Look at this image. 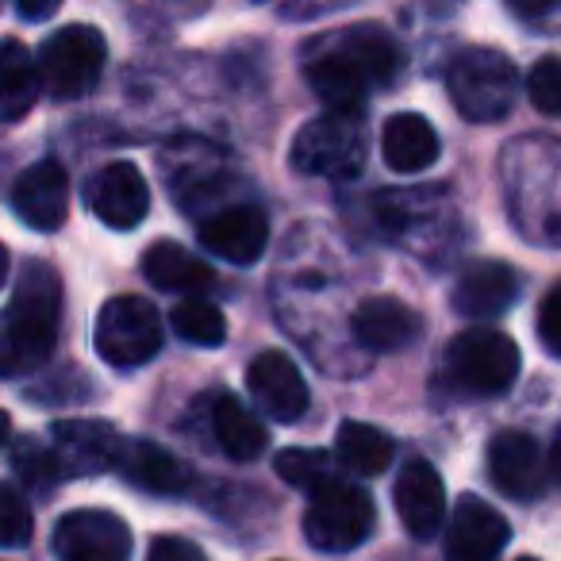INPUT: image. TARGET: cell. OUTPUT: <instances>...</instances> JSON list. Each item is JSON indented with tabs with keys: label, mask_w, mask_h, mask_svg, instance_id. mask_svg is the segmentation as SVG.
<instances>
[{
	"label": "cell",
	"mask_w": 561,
	"mask_h": 561,
	"mask_svg": "<svg viewBox=\"0 0 561 561\" xmlns=\"http://www.w3.org/2000/svg\"><path fill=\"white\" fill-rule=\"evenodd\" d=\"M519 561H538V558H519Z\"/></svg>",
	"instance_id": "obj_40"
},
{
	"label": "cell",
	"mask_w": 561,
	"mask_h": 561,
	"mask_svg": "<svg viewBox=\"0 0 561 561\" xmlns=\"http://www.w3.org/2000/svg\"><path fill=\"white\" fill-rule=\"evenodd\" d=\"M12 469H16L20 481H24L27 489H35V492H50L58 481H62V473H58V461H55V450H50V446H43L39 438H20V443L12 446Z\"/></svg>",
	"instance_id": "obj_29"
},
{
	"label": "cell",
	"mask_w": 561,
	"mask_h": 561,
	"mask_svg": "<svg viewBox=\"0 0 561 561\" xmlns=\"http://www.w3.org/2000/svg\"><path fill=\"white\" fill-rule=\"evenodd\" d=\"M208 420H211V435H216V446L231 461H254V458H262V454H265V443H270V435H265V427L257 423V415L250 412V408H242L234 397H227V392H216Z\"/></svg>",
	"instance_id": "obj_23"
},
{
	"label": "cell",
	"mask_w": 561,
	"mask_h": 561,
	"mask_svg": "<svg viewBox=\"0 0 561 561\" xmlns=\"http://www.w3.org/2000/svg\"><path fill=\"white\" fill-rule=\"evenodd\" d=\"M323 50L343 58L351 70H358V78L366 81L369 89L389 85L400 73V66H404V50H400V43L392 39L381 24L346 27L343 35H331V39L323 43Z\"/></svg>",
	"instance_id": "obj_17"
},
{
	"label": "cell",
	"mask_w": 561,
	"mask_h": 561,
	"mask_svg": "<svg viewBox=\"0 0 561 561\" xmlns=\"http://www.w3.org/2000/svg\"><path fill=\"white\" fill-rule=\"evenodd\" d=\"M62 328V280L55 265L27 262L0 312V377H24L50 358Z\"/></svg>",
	"instance_id": "obj_1"
},
{
	"label": "cell",
	"mask_w": 561,
	"mask_h": 561,
	"mask_svg": "<svg viewBox=\"0 0 561 561\" xmlns=\"http://www.w3.org/2000/svg\"><path fill=\"white\" fill-rule=\"evenodd\" d=\"M335 454L346 469H354V473L377 477L389 469L397 446H392V438L385 435V431L369 427V423H358V420H346L343 427H339Z\"/></svg>",
	"instance_id": "obj_25"
},
{
	"label": "cell",
	"mask_w": 561,
	"mask_h": 561,
	"mask_svg": "<svg viewBox=\"0 0 561 561\" xmlns=\"http://www.w3.org/2000/svg\"><path fill=\"white\" fill-rule=\"evenodd\" d=\"M9 435H12V420H9V412H0V446L9 443Z\"/></svg>",
	"instance_id": "obj_38"
},
{
	"label": "cell",
	"mask_w": 561,
	"mask_h": 561,
	"mask_svg": "<svg viewBox=\"0 0 561 561\" xmlns=\"http://www.w3.org/2000/svg\"><path fill=\"white\" fill-rule=\"evenodd\" d=\"M512 538V527L507 519L496 512L492 504H484L481 496H461L458 507H454L450 519V535H446V546H450V558L458 561H492Z\"/></svg>",
	"instance_id": "obj_18"
},
{
	"label": "cell",
	"mask_w": 561,
	"mask_h": 561,
	"mask_svg": "<svg viewBox=\"0 0 561 561\" xmlns=\"http://www.w3.org/2000/svg\"><path fill=\"white\" fill-rule=\"evenodd\" d=\"M489 473L504 496L535 500L546 492V458L527 431H500L489 443Z\"/></svg>",
	"instance_id": "obj_16"
},
{
	"label": "cell",
	"mask_w": 561,
	"mask_h": 561,
	"mask_svg": "<svg viewBox=\"0 0 561 561\" xmlns=\"http://www.w3.org/2000/svg\"><path fill=\"white\" fill-rule=\"evenodd\" d=\"M142 273L154 289L162 293H178V297H188V293H201L211 285V265L201 262L196 254H188L178 242H158L142 254Z\"/></svg>",
	"instance_id": "obj_24"
},
{
	"label": "cell",
	"mask_w": 561,
	"mask_h": 561,
	"mask_svg": "<svg viewBox=\"0 0 561 561\" xmlns=\"http://www.w3.org/2000/svg\"><path fill=\"white\" fill-rule=\"evenodd\" d=\"M93 346L112 369H139L162 351V320L142 297H112L96 312Z\"/></svg>",
	"instance_id": "obj_7"
},
{
	"label": "cell",
	"mask_w": 561,
	"mask_h": 561,
	"mask_svg": "<svg viewBox=\"0 0 561 561\" xmlns=\"http://www.w3.org/2000/svg\"><path fill=\"white\" fill-rule=\"evenodd\" d=\"M147 561H204L201 546L188 542V538H178V535H162L150 542V553Z\"/></svg>",
	"instance_id": "obj_33"
},
{
	"label": "cell",
	"mask_w": 561,
	"mask_h": 561,
	"mask_svg": "<svg viewBox=\"0 0 561 561\" xmlns=\"http://www.w3.org/2000/svg\"><path fill=\"white\" fill-rule=\"evenodd\" d=\"M527 96L538 112L561 116V58H538L527 73Z\"/></svg>",
	"instance_id": "obj_31"
},
{
	"label": "cell",
	"mask_w": 561,
	"mask_h": 561,
	"mask_svg": "<svg viewBox=\"0 0 561 561\" xmlns=\"http://www.w3.org/2000/svg\"><path fill=\"white\" fill-rule=\"evenodd\" d=\"M196 239L208 250L211 257L227 265H254L257 257L270 247V219L262 216L250 204H239V208H224L211 211L201 227H196Z\"/></svg>",
	"instance_id": "obj_13"
},
{
	"label": "cell",
	"mask_w": 561,
	"mask_h": 561,
	"mask_svg": "<svg viewBox=\"0 0 561 561\" xmlns=\"http://www.w3.org/2000/svg\"><path fill=\"white\" fill-rule=\"evenodd\" d=\"M58 561H127L131 558V527L116 512L78 507L62 515L55 527Z\"/></svg>",
	"instance_id": "obj_8"
},
{
	"label": "cell",
	"mask_w": 561,
	"mask_h": 561,
	"mask_svg": "<svg viewBox=\"0 0 561 561\" xmlns=\"http://www.w3.org/2000/svg\"><path fill=\"white\" fill-rule=\"evenodd\" d=\"M173 331H178L185 343L193 346H224L227 339V320L224 312H219L216 305H208V300L201 297H185L181 305H173V316H170Z\"/></svg>",
	"instance_id": "obj_28"
},
{
	"label": "cell",
	"mask_w": 561,
	"mask_h": 561,
	"mask_svg": "<svg viewBox=\"0 0 561 561\" xmlns=\"http://www.w3.org/2000/svg\"><path fill=\"white\" fill-rule=\"evenodd\" d=\"M43 93L39 58L20 39L0 43V124H20Z\"/></svg>",
	"instance_id": "obj_22"
},
{
	"label": "cell",
	"mask_w": 561,
	"mask_h": 561,
	"mask_svg": "<svg viewBox=\"0 0 561 561\" xmlns=\"http://www.w3.org/2000/svg\"><path fill=\"white\" fill-rule=\"evenodd\" d=\"M35 515L32 504L20 496V489L12 484H0V550H20V546L32 542Z\"/></svg>",
	"instance_id": "obj_30"
},
{
	"label": "cell",
	"mask_w": 561,
	"mask_h": 561,
	"mask_svg": "<svg viewBox=\"0 0 561 561\" xmlns=\"http://www.w3.org/2000/svg\"><path fill=\"white\" fill-rule=\"evenodd\" d=\"M446 377L469 397H500L519 377V346L492 328H469L446 346Z\"/></svg>",
	"instance_id": "obj_4"
},
{
	"label": "cell",
	"mask_w": 561,
	"mask_h": 561,
	"mask_svg": "<svg viewBox=\"0 0 561 561\" xmlns=\"http://www.w3.org/2000/svg\"><path fill=\"white\" fill-rule=\"evenodd\" d=\"M108 62V43L96 27L66 24L47 35L39 47V73L43 89L58 101H78L89 89H96Z\"/></svg>",
	"instance_id": "obj_5"
},
{
	"label": "cell",
	"mask_w": 561,
	"mask_h": 561,
	"mask_svg": "<svg viewBox=\"0 0 561 561\" xmlns=\"http://www.w3.org/2000/svg\"><path fill=\"white\" fill-rule=\"evenodd\" d=\"M12 211L20 216V224H27L32 231H58L66 224L70 211V178L55 158L27 165L12 185Z\"/></svg>",
	"instance_id": "obj_12"
},
{
	"label": "cell",
	"mask_w": 561,
	"mask_h": 561,
	"mask_svg": "<svg viewBox=\"0 0 561 561\" xmlns=\"http://www.w3.org/2000/svg\"><path fill=\"white\" fill-rule=\"evenodd\" d=\"M127 438L108 420H58L50 427V450H55L62 477H101L116 469L119 450Z\"/></svg>",
	"instance_id": "obj_9"
},
{
	"label": "cell",
	"mask_w": 561,
	"mask_h": 561,
	"mask_svg": "<svg viewBox=\"0 0 561 561\" xmlns=\"http://www.w3.org/2000/svg\"><path fill=\"white\" fill-rule=\"evenodd\" d=\"M519 297V273L507 262L496 257H481V262H469L466 270L454 280V312L466 316V320H496Z\"/></svg>",
	"instance_id": "obj_14"
},
{
	"label": "cell",
	"mask_w": 561,
	"mask_h": 561,
	"mask_svg": "<svg viewBox=\"0 0 561 561\" xmlns=\"http://www.w3.org/2000/svg\"><path fill=\"white\" fill-rule=\"evenodd\" d=\"M538 339L553 358H561V285H553L538 305Z\"/></svg>",
	"instance_id": "obj_32"
},
{
	"label": "cell",
	"mask_w": 561,
	"mask_h": 561,
	"mask_svg": "<svg viewBox=\"0 0 561 561\" xmlns=\"http://www.w3.org/2000/svg\"><path fill=\"white\" fill-rule=\"evenodd\" d=\"M558 4L561 0H507L512 16H519V20H542V16H550Z\"/></svg>",
	"instance_id": "obj_36"
},
{
	"label": "cell",
	"mask_w": 561,
	"mask_h": 561,
	"mask_svg": "<svg viewBox=\"0 0 561 561\" xmlns=\"http://www.w3.org/2000/svg\"><path fill=\"white\" fill-rule=\"evenodd\" d=\"M85 204L101 224L116 227V231H131L150 211V185L139 165L108 162L104 170H96L93 178H89Z\"/></svg>",
	"instance_id": "obj_10"
},
{
	"label": "cell",
	"mask_w": 561,
	"mask_h": 561,
	"mask_svg": "<svg viewBox=\"0 0 561 561\" xmlns=\"http://www.w3.org/2000/svg\"><path fill=\"white\" fill-rule=\"evenodd\" d=\"M450 561H458V558H450Z\"/></svg>",
	"instance_id": "obj_41"
},
{
	"label": "cell",
	"mask_w": 561,
	"mask_h": 561,
	"mask_svg": "<svg viewBox=\"0 0 561 561\" xmlns=\"http://www.w3.org/2000/svg\"><path fill=\"white\" fill-rule=\"evenodd\" d=\"M273 469H277V477L285 484L312 492V496L320 489H328V484L339 481V473H335V454H328V450H305V446H289V450H280L277 458H273Z\"/></svg>",
	"instance_id": "obj_27"
},
{
	"label": "cell",
	"mask_w": 561,
	"mask_h": 561,
	"mask_svg": "<svg viewBox=\"0 0 561 561\" xmlns=\"http://www.w3.org/2000/svg\"><path fill=\"white\" fill-rule=\"evenodd\" d=\"M377 507L366 489L351 481H335L320 489L308 504L305 538L320 553H351L374 535Z\"/></svg>",
	"instance_id": "obj_6"
},
{
	"label": "cell",
	"mask_w": 561,
	"mask_h": 561,
	"mask_svg": "<svg viewBox=\"0 0 561 561\" xmlns=\"http://www.w3.org/2000/svg\"><path fill=\"white\" fill-rule=\"evenodd\" d=\"M4 277H9V247L0 242V285H4Z\"/></svg>",
	"instance_id": "obj_39"
},
{
	"label": "cell",
	"mask_w": 561,
	"mask_h": 561,
	"mask_svg": "<svg viewBox=\"0 0 561 561\" xmlns=\"http://www.w3.org/2000/svg\"><path fill=\"white\" fill-rule=\"evenodd\" d=\"M346 4H354V0H289V4L280 9V16L285 20H320L335 9H346Z\"/></svg>",
	"instance_id": "obj_34"
},
{
	"label": "cell",
	"mask_w": 561,
	"mask_h": 561,
	"mask_svg": "<svg viewBox=\"0 0 561 561\" xmlns=\"http://www.w3.org/2000/svg\"><path fill=\"white\" fill-rule=\"evenodd\" d=\"M308 81H312L316 96H320L328 108H362V101H366V93H369V85L358 78V70H351L343 58L328 55V50H320V55L312 58Z\"/></svg>",
	"instance_id": "obj_26"
},
{
	"label": "cell",
	"mask_w": 561,
	"mask_h": 561,
	"mask_svg": "<svg viewBox=\"0 0 561 561\" xmlns=\"http://www.w3.org/2000/svg\"><path fill=\"white\" fill-rule=\"evenodd\" d=\"M293 170L308 178H354L366 165L362 108H331L305 124L293 139Z\"/></svg>",
	"instance_id": "obj_3"
},
{
	"label": "cell",
	"mask_w": 561,
	"mask_h": 561,
	"mask_svg": "<svg viewBox=\"0 0 561 561\" xmlns=\"http://www.w3.org/2000/svg\"><path fill=\"white\" fill-rule=\"evenodd\" d=\"M381 158L392 173H423L438 162V131L420 112H397L381 131Z\"/></svg>",
	"instance_id": "obj_21"
},
{
	"label": "cell",
	"mask_w": 561,
	"mask_h": 561,
	"mask_svg": "<svg viewBox=\"0 0 561 561\" xmlns=\"http://www.w3.org/2000/svg\"><path fill=\"white\" fill-rule=\"evenodd\" d=\"M58 9H62V0H16L20 20H27V24H43V20H50Z\"/></svg>",
	"instance_id": "obj_35"
},
{
	"label": "cell",
	"mask_w": 561,
	"mask_h": 561,
	"mask_svg": "<svg viewBox=\"0 0 561 561\" xmlns=\"http://www.w3.org/2000/svg\"><path fill=\"white\" fill-rule=\"evenodd\" d=\"M247 389L254 404L270 415L273 423H297L308 412L312 397H308L305 374L297 362L280 351H262L247 369Z\"/></svg>",
	"instance_id": "obj_11"
},
{
	"label": "cell",
	"mask_w": 561,
	"mask_h": 561,
	"mask_svg": "<svg viewBox=\"0 0 561 561\" xmlns=\"http://www.w3.org/2000/svg\"><path fill=\"white\" fill-rule=\"evenodd\" d=\"M446 89H450L454 108L473 124H496L512 112L515 93H519V73L512 58L492 47H469L446 70Z\"/></svg>",
	"instance_id": "obj_2"
},
{
	"label": "cell",
	"mask_w": 561,
	"mask_h": 561,
	"mask_svg": "<svg viewBox=\"0 0 561 561\" xmlns=\"http://www.w3.org/2000/svg\"><path fill=\"white\" fill-rule=\"evenodd\" d=\"M351 331H354V343L366 346V351L397 354L420 339L423 320H420V312H412V308L404 305V300L374 297L354 312Z\"/></svg>",
	"instance_id": "obj_20"
},
{
	"label": "cell",
	"mask_w": 561,
	"mask_h": 561,
	"mask_svg": "<svg viewBox=\"0 0 561 561\" xmlns=\"http://www.w3.org/2000/svg\"><path fill=\"white\" fill-rule=\"evenodd\" d=\"M392 504L412 538H435L446 519V489L443 477L431 461L412 458L397 473V489H392Z\"/></svg>",
	"instance_id": "obj_15"
},
{
	"label": "cell",
	"mask_w": 561,
	"mask_h": 561,
	"mask_svg": "<svg viewBox=\"0 0 561 561\" xmlns=\"http://www.w3.org/2000/svg\"><path fill=\"white\" fill-rule=\"evenodd\" d=\"M116 473L127 484L142 492H154V496H181L193 484V469L181 458H173L165 446L147 443V438H127L124 450H119Z\"/></svg>",
	"instance_id": "obj_19"
},
{
	"label": "cell",
	"mask_w": 561,
	"mask_h": 561,
	"mask_svg": "<svg viewBox=\"0 0 561 561\" xmlns=\"http://www.w3.org/2000/svg\"><path fill=\"white\" fill-rule=\"evenodd\" d=\"M550 473H553V481L561 484V435H558V443H553V454H550Z\"/></svg>",
	"instance_id": "obj_37"
}]
</instances>
